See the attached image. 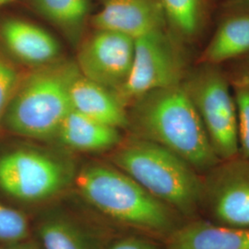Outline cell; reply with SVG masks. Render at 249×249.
I'll list each match as a JSON object with an SVG mask.
<instances>
[{"label": "cell", "instance_id": "8992f818", "mask_svg": "<svg viewBox=\"0 0 249 249\" xmlns=\"http://www.w3.org/2000/svg\"><path fill=\"white\" fill-rule=\"evenodd\" d=\"M179 43L165 28L135 40L131 72L124 85L115 92L124 107L151 90L182 83L188 71Z\"/></svg>", "mask_w": 249, "mask_h": 249}, {"label": "cell", "instance_id": "5b68a950", "mask_svg": "<svg viewBox=\"0 0 249 249\" xmlns=\"http://www.w3.org/2000/svg\"><path fill=\"white\" fill-rule=\"evenodd\" d=\"M182 85L199 116L220 160L239 156L235 102L231 82L219 65L197 63Z\"/></svg>", "mask_w": 249, "mask_h": 249}, {"label": "cell", "instance_id": "ffe728a7", "mask_svg": "<svg viewBox=\"0 0 249 249\" xmlns=\"http://www.w3.org/2000/svg\"><path fill=\"white\" fill-rule=\"evenodd\" d=\"M29 232L26 216L0 202V243H20L28 238Z\"/></svg>", "mask_w": 249, "mask_h": 249}, {"label": "cell", "instance_id": "277c9868", "mask_svg": "<svg viewBox=\"0 0 249 249\" xmlns=\"http://www.w3.org/2000/svg\"><path fill=\"white\" fill-rule=\"evenodd\" d=\"M79 73L76 62L62 58L34 69L20 80L5 112L9 130L36 140L54 138L72 109L70 90Z\"/></svg>", "mask_w": 249, "mask_h": 249}, {"label": "cell", "instance_id": "6da1fadb", "mask_svg": "<svg viewBox=\"0 0 249 249\" xmlns=\"http://www.w3.org/2000/svg\"><path fill=\"white\" fill-rule=\"evenodd\" d=\"M128 107L135 136L167 148L200 175L221 161L182 83L151 90Z\"/></svg>", "mask_w": 249, "mask_h": 249}, {"label": "cell", "instance_id": "5bb4252c", "mask_svg": "<svg viewBox=\"0 0 249 249\" xmlns=\"http://www.w3.org/2000/svg\"><path fill=\"white\" fill-rule=\"evenodd\" d=\"M54 138L65 147L85 152L112 150L123 141L118 128L101 123L73 109L63 119Z\"/></svg>", "mask_w": 249, "mask_h": 249}, {"label": "cell", "instance_id": "603a6c76", "mask_svg": "<svg viewBox=\"0 0 249 249\" xmlns=\"http://www.w3.org/2000/svg\"><path fill=\"white\" fill-rule=\"evenodd\" d=\"M0 249H37L34 245L31 244H11V246L9 247H5V248H1Z\"/></svg>", "mask_w": 249, "mask_h": 249}, {"label": "cell", "instance_id": "7402d4cb", "mask_svg": "<svg viewBox=\"0 0 249 249\" xmlns=\"http://www.w3.org/2000/svg\"><path fill=\"white\" fill-rule=\"evenodd\" d=\"M107 249H164V246L143 236H127L116 241Z\"/></svg>", "mask_w": 249, "mask_h": 249}, {"label": "cell", "instance_id": "2e32d148", "mask_svg": "<svg viewBox=\"0 0 249 249\" xmlns=\"http://www.w3.org/2000/svg\"><path fill=\"white\" fill-rule=\"evenodd\" d=\"M38 235L44 249H101L89 231L61 214L45 218L38 226Z\"/></svg>", "mask_w": 249, "mask_h": 249}, {"label": "cell", "instance_id": "d4e9b609", "mask_svg": "<svg viewBox=\"0 0 249 249\" xmlns=\"http://www.w3.org/2000/svg\"><path fill=\"white\" fill-rule=\"evenodd\" d=\"M245 67H246V68H247V69H248V70H249V62L247 63V64H246V66H245Z\"/></svg>", "mask_w": 249, "mask_h": 249}, {"label": "cell", "instance_id": "9c48e42d", "mask_svg": "<svg viewBox=\"0 0 249 249\" xmlns=\"http://www.w3.org/2000/svg\"><path fill=\"white\" fill-rule=\"evenodd\" d=\"M134 54L132 37L96 30L81 42L76 64L81 75L116 92L129 77Z\"/></svg>", "mask_w": 249, "mask_h": 249}, {"label": "cell", "instance_id": "30bf717a", "mask_svg": "<svg viewBox=\"0 0 249 249\" xmlns=\"http://www.w3.org/2000/svg\"><path fill=\"white\" fill-rule=\"evenodd\" d=\"M95 30H107L137 39L165 28L159 0H104L92 18Z\"/></svg>", "mask_w": 249, "mask_h": 249}, {"label": "cell", "instance_id": "e0dca14e", "mask_svg": "<svg viewBox=\"0 0 249 249\" xmlns=\"http://www.w3.org/2000/svg\"><path fill=\"white\" fill-rule=\"evenodd\" d=\"M166 24L181 43H193L201 35L205 23V0H159Z\"/></svg>", "mask_w": 249, "mask_h": 249}, {"label": "cell", "instance_id": "ac0fdd59", "mask_svg": "<svg viewBox=\"0 0 249 249\" xmlns=\"http://www.w3.org/2000/svg\"><path fill=\"white\" fill-rule=\"evenodd\" d=\"M36 10L72 39H77L89 14V0H33Z\"/></svg>", "mask_w": 249, "mask_h": 249}, {"label": "cell", "instance_id": "52a82bcc", "mask_svg": "<svg viewBox=\"0 0 249 249\" xmlns=\"http://www.w3.org/2000/svg\"><path fill=\"white\" fill-rule=\"evenodd\" d=\"M73 178L71 165L46 151L19 149L0 156V188L26 202L48 200Z\"/></svg>", "mask_w": 249, "mask_h": 249}, {"label": "cell", "instance_id": "9a60e30c", "mask_svg": "<svg viewBox=\"0 0 249 249\" xmlns=\"http://www.w3.org/2000/svg\"><path fill=\"white\" fill-rule=\"evenodd\" d=\"M249 53V13L225 18L206 45L197 63L221 65Z\"/></svg>", "mask_w": 249, "mask_h": 249}, {"label": "cell", "instance_id": "7c38bea8", "mask_svg": "<svg viewBox=\"0 0 249 249\" xmlns=\"http://www.w3.org/2000/svg\"><path fill=\"white\" fill-rule=\"evenodd\" d=\"M163 246L164 249H249V227L194 219L173 231Z\"/></svg>", "mask_w": 249, "mask_h": 249}, {"label": "cell", "instance_id": "7a4b0ae2", "mask_svg": "<svg viewBox=\"0 0 249 249\" xmlns=\"http://www.w3.org/2000/svg\"><path fill=\"white\" fill-rule=\"evenodd\" d=\"M75 183L82 197L100 213L136 230L165 240L184 223L177 211L114 164L89 163Z\"/></svg>", "mask_w": 249, "mask_h": 249}, {"label": "cell", "instance_id": "d6986e66", "mask_svg": "<svg viewBox=\"0 0 249 249\" xmlns=\"http://www.w3.org/2000/svg\"><path fill=\"white\" fill-rule=\"evenodd\" d=\"M236 107L239 154L249 160V71L244 67L231 81Z\"/></svg>", "mask_w": 249, "mask_h": 249}, {"label": "cell", "instance_id": "cb8c5ba5", "mask_svg": "<svg viewBox=\"0 0 249 249\" xmlns=\"http://www.w3.org/2000/svg\"><path fill=\"white\" fill-rule=\"evenodd\" d=\"M9 1H11V0H0V7L6 5L7 3H9Z\"/></svg>", "mask_w": 249, "mask_h": 249}, {"label": "cell", "instance_id": "484cf974", "mask_svg": "<svg viewBox=\"0 0 249 249\" xmlns=\"http://www.w3.org/2000/svg\"><path fill=\"white\" fill-rule=\"evenodd\" d=\"M240 1H243V2H247V3H249V0H240Z\"/></svg>", "mask_w": 249, "mask_h": 249}, {"label": "cell", "instance_id": "8fae6325", "mask_svg": "<svg viewBox=\"0 0 249 249\" xmlns=\"http://www.w3.org/2000/svg\"><path fill=\"white\" fill-rule=\"evenodd\" d=\"M0 36L10 53L34 69L60 59L61 48L54 37L29 21L6 20L0 27Z\"/></svg>", "mask_w": 249, "mask_h": 249}, {"label": "cell", "instance_id": "ba28073f", "mask_svg": "<svg viewBox=\"0 0 249 249\" xmlns=\"http://www.w3.org/2000/svg\"><path fill=\"white\" fill-rule=\"evenodd\" d=\"M202 179L200 213L216 224L249 227V159L221 160Z\"/></svg>", "mask_w": 249, "mask_h": 249}, {"label": "cell", "instance_id": "4fadbf2b", "mask_svg": "<svg viewBox=\"0 0 249 249\" xmlns=\"http://www.w3.org/2000/svg\"><path fill=\"white\" fill-rule=\"evenodd\" d=\"M71 105L73 110L118 129L129 127L127 107L112 90L80 73L72 81Z\"/></svg>", "mask_w": 249, "mask_h": 249}, {"label": "cell", "instance_id": "44dd1931", "mask_svg": "<svg viewBox=\"0 0 249 249\" xmlns=\"http://www.w3.org/2000/svg\"><path fill=\"white\" fill-rule=\"evenodd\" d=\"M21 79L17 70L0 55V119L5 115Z\"/></svg>", "mask_w": 249, "mask_h": 249}, {"label": "cell", "instance_id": "3957f363", "mask_svg": "<svg viewBox=\"0 0 249 249\" xmlns=\"http://www.w3.org/2000/svg\"><path fill=\"white\" fill-rule=\"evenodd\" d=\"M115 149L112 164L182 217L197 219L203 179L188 162L160 144L135 135Z\"/></svg>", "mask_w": 249, "mask_h": 249}]
</instances>
